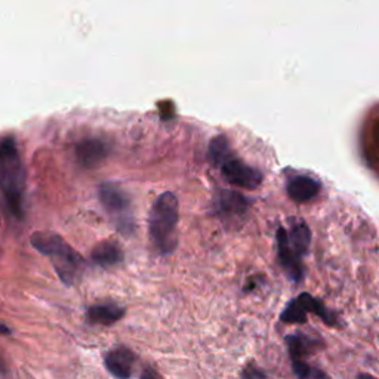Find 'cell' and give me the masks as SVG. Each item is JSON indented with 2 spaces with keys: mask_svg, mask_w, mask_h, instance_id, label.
Returning a JSON list of instances; mask_svg holds the SVG:
<instances>
[{
  "mask_svg": "<svg viewBox=\"0 0 379 379\" xmlns=\"http://www.w3.org/2000/svg\"><path fill=\"white\" fill-rule=\"evenodd\" d=\"M0 193L12 215L21 218L24 213L25 168L12 135L0 138Z\"/></svg>",
  "mask_w": 379,
  "mask_h": 379,
  "instance_id": "obj_1",
  "label": "cell"
},
{
  "mask_svg": "<svg viewBox=\"0 0 379 379\" xmlns=\"http://www.w3.org/2000/svg\"><path fill=\"white\" fill-rule=\"evenodd\" d=\"M32 245L40 252L51 258L53 268L67 286L79 280L85 270V260L79 252H76L69 243L55 233L37 232L32 234Z\"/></svg>",
  "mask_w": 379,
  "mask_h": 379,
  "instance_id": "obj_2",
  "label": "cell"
},
{
  "mask_svg": "<svg viewBox=\"0 0 379 379\" xmlns=\"http://www.w3.org/2000/svg\"><path fill=\"white\" fill-rule=\"evenodd\" d=\"M180 220V203L171 192L161 193L153 203L148 215V232L160 253H171L177 248V227Z\"/></svg>",
  "mask_w": 379,
  "mask_h": 379,
  "instance_id": "obj_3",
  "label": "cell"
},
{
  "mask_svg": "<svg viewBox=\"0 0 379 379\" xmlns=\"http://www.w3.org/2000/svg\"><path fill=\"white\" fill-rule=\"evenodd\" d=\"M101 205L107 211V213L112 216L116 227L120 233L132 234L135 228V220L131 199L128 197L124 188L117 187L116 184H102L98 192Z\"/></svg>",
  "mask_w": 379,
  "mask_h": 379,
  "instance_id": "obj_4",
  "label": "cell"
},
{
  "mask_svg": "<svg viewBox=\"0 0 379 379\" xmlns=\"http://www.w3.org/2000/svg\"><path fill=\"white\" fill-rule=\"evenodd\" d=\"M220 168L224 178L234 187L256 190L262 184V173L258 169L246 165L245 161L234 157L233 154L225 159Z\"/></svg>",
  "mask_w": 379,
  "mask_h": 379,
  "instance_id": "obj_5",
  "label": "cell"
},
{
  "mask_svg": "<svg viewBox=\"0 0 379 379\" xmlns=\"http://www.w3.org/2000/svg\"><path fill=\"white\" fill-rule=\"evenodd\" d=\"M112 145L102 138L91 137L79 141L76 145V157L85 168H97L110 156Z\"/></svg>",
  "mask_w": 379,
  "mask_h": 379,
  "instance_id": "obj_6",
  "label": "cell"
},
{
  "mask_svg": "<svg viewBox=\"0 0 379 379\" xmlns=\"http://www.w3.org/2000/svg\"><path fill=\"white\" fill-rule=\"evenodd\" d=\"M277 245H279V256L281 265L286 274L293 280L300 281L304 276V268L301 264V255H298L295 249L291 246L288 232L284 228L277 230Z\"/></svg>",
  "mask_w": 379,
  "mask_h": 379,
  "instance_id": "obj_7",
  "label": "cell"
},
{
  "mask_svg": "<svg viewBox=\"0 0 379 379\" xmlns=\"http://www.w3.org/2000/svg\"><path fill=\"white\" fill-rule=\"evenodd\" d=\"M104 363H105L107 371L113 376L125 379L132 375L135 354L125 347H119L105 356Z\"/></svg>",
  "mask_w": 379,
  "mask_h": 379,
  "instance_id": "obj_8",
  "label": "cell"
},
{
  "mask_svg": "<svg viewBox=\"0 0 379 379\" xmlns=\"http://www.w3.org/2000/svg\"><path fill=\"white\" fill-rule=\"evenodd\" d=\"M288 196L296 203L313 200L320 193V182L308 175H298L288 182Z\"/></svg>",
  "mask_w": 379,
  "mask_h": 379,
  "instance_id": "obj_9",
  "label": "cell"
},
{
  "mask_svg": "<svg viewBox=\"0 0 379 379\" xmlns=\"http://www.w3.org/2000/svg\"><path fill=\"white\" fill-rule=\"evenodd\" d=\"M125 316V308L116 304H100L89 307L86 311V317L89 323L102 324V326H110L117 323Z\"/></svg>",
  "mask_w": 379,
  "mask_h": 379,
  "instance_id": "obj_10",
  "label": "cell"
},
{
  "mask_svg": "<svg viewBox=\"0 0 379 379\" xmlns=\"http://www.w3.org/2000/svg\"><path fill=\"white\" fill-rule=\"evenodd\" d=\"M216 208L222 216L234 218V216H240L246 212L248 199L236 192H221L216 200Z\"/></svg>",
  "mask_w": 379,
  "mask_h": 379,
  "instance_id": "obj_11",
  "label": "cell"
},
{
  "mask_svg": "<svg viewBox=\"0 0 379 379\" xmlns=\"http://www.w3.org/2000/svg\"><path fill=\"white\" fill-rule=\"evenodd\" d=\"M92 260L101 267H113L124 261V252L116 241L105 240L95 246L92 251Z\"/></svg>",
  "mask_w": 379,
  "mask_h": 379,
  "instance_id": "obj_12",
  "label": "cell"
},
{
  "mask_svg": "<svg viewBox=\"0 0 379 379\" xmlns=\"http://www.w3.org/2000/svg\"><path fill=\"white\" fill-rule=\"evenodd\" d=\"M288 236H289L291 246L295 249V252L298 255L304 256L308 251L310 241H311V233H310L308 225L301 221L295 222L291 228V233H288Z\"/></svg>",
  "mask_w": 379,
  "mask_h": 379,
  "instance_id": "obj_13",
  "label": "cell"
},
{
  "mask_svg": "<svg viewBox=\"0 0 379 379\" xmlns=\"http://www.w3.org/2000/svg\"><path fill=\"white\" fill-rule=\"evenodd\" d=\"M296 301L300 302V305H301L305 311H308V313H313V314L321 317V319H323L324 321H326L328 324H336L333 314L331 313V311H329L326 307L323 305L321 301L316 300L314 296H311L310 293H301L300 298H298Z\"/></svg>",
  "mask_w": 379,
  "mask_h": 379,
  "instance_id": "obj_14",
  "label": "cell"
},
{
  "mask_svg": "<svg viewBox=\"0 0 379 379\" xmlns=\"http://www.w3.org/2000/svg\"><path fill=\"white\" fill-rule=\"evenodd\" d=\"M232 154H233L232 147H230V142H228L227 137H224V135H218V137H215L211 141L208 156L215 166L220 168L222 165V161Z\"/></svg>",
  "mask_w": 379,
  "mask_h": 379,
  "instance_id": "obj_15",
  "label": "cell"
},
{
  "mask_svg": "<svg viewBox=\"0 0 379 379\" xmlns=\"http://www.w3.org/2000/svg\"><path fill=\"white\" fill-rule=\"evenodd\" d=\"M280 319L284 323H305L307 321V311L300 305V302L295 300V301L289 302V305L284 308Z\"/></svg>",
  "mask_w": 379,
  "mask_h": 379,
  "instance_id": "obj_16",
  "label": "cell"
},
{
  "mask_svg": "<svg viewBox=\"0 0 379 379\" xmlns=\"http://www.w3.org/2000/svg\"><path fill=\"white\" fill-rule=\"evenodd\" d=\"M286 341L289 344V348H291V353L295 357L301 356V354H305V353H310V350L313 345H316L313 341L310 340V338L307 336H301V335H293V336H288Z\"/></svg>",
  "mask_w": 379,
  "mask_h": 379,
  "instance_id": "obj_17",
  "label": "cell"
},
{
  "mask_svg": "<svg viewBox=\"0 0 379 379\" xmlns=\"http://www.w3.org/2000/svg\"><path fill=\"white\" fill-rule=\"evenodd\" d=\"M293 371L300 378H323L324 375L319 371H314L311 366H308L307 363L300 361V360H293Z\"/></svg>",
  "mask_w": 379,
  "mask_h": 379,
  "instance_id": "obj_18",
  "label": "cell"
},
{
  "mask_svg": "<svg viewBox=\"0 0 379 379\" xmlns=\"http://www.w3.org/2000/svg\"><path fill=\"white\" fill-rule=\"evenodd\" d=\"M0 333H2V335L9 333V329L5 326V324H2V323H0Z\"/></svg>",
  "mask_w": 379,
  "mask_h": 379,
  "instance_id": "obj_19",
  "label": "cell"
}]
</instances>
